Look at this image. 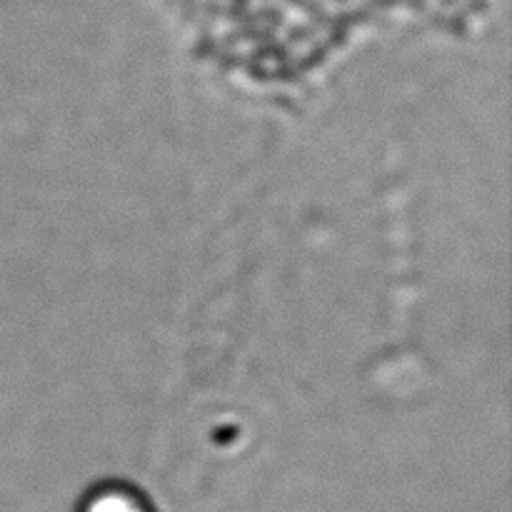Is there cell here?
Listing matches in <instances>:
<instances>
[{
  "label": "cell",
  "instance_id": "obj_1",
  "mask_svg": "<svg viewBox=\"0 0 512 512\" xmlns=\"http://www.w3.org/2000/svg\"><path fill=\"white\" fill-rule=\"evenodd\" d=\"M75 512H158L150 495L128 480H100L78 500Z\"/></svg>",
  "mask_w": 512,
  "mask_h": 512
}]
</instances>
